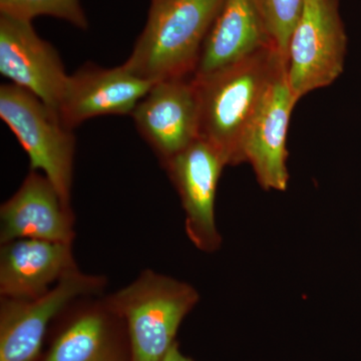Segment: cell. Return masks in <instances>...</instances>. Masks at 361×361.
I'll list each match as a JSON object with an SVG mask.
<instances>
[{
    "label": "cell",
    "instance_id": "cell-12",
    "mask_svg": "<svg viewBox=\"0 0 361 361\" xmlns=\"http://www.w3.org/2000/svg\"><path fill=\"white\" fill-rule=\"evenodd\" d=\"M75 216L42 173L30 171L20 189L0 207V243L39 239L73 244Z\"/></svg>",
    "mask_w": 361,
    "mask_h": 361
},
{
    "label": "cell",
    "instance_id": "cell-14",
    "mask_svg": "<svg viewBox=\"0 0 361 361\" xmlns=\"http://www.w3.org/2000/svg\"><path fill=\"white\" fill-rule=\"evenodd\" d=\"M271 45L254 0H224L207 35L193 78L212 75Z\"/></svg>",
    "mask_w": 361,
    "mask_h": 361
},
{
    "label": "cell",
    "instance_id": "cell-17",
    "mask_svg": "<svg viewBox=\"0 0 361 361\" xmlns=\"http://www.w3.org/2000/svg\"><path fill=\"white\" fill-rule=\"evenodd\" d=\"M306 0H254L271 44L286 56L289 39Z\"/></svg>",
    "mask_w": 361,
    "mask_h": 361
},
{
    "label": "cell",
    "instance_id": "cell-13",
    "mask_svg": "<svg viewBox=\"0 0 361 361\" xmlns=\"http://www.w3.org/2000/svg\"><path fill=\"white\" fill-rule=\"evenodd\" d=\"M75 269L70 243L39 239L7 242L0 250V295L37 298Z\"/></svg>",
    "mask_w": 361,
    "mask_h": 361
},
{
    "label": "cell",
    "instance_id": "cell-6",
    "mask_svg": "<svg viewBox=\"0 0 361 361\" xmlns=\"http://www.w3.org/2000/svg\"><path fill=\"white\" fill-rule=\"evenodd\" d=\"M106 283V278L87 274L78 268L37 298L1 297L0 361L37 360L52 320L80 297L99 294Z\"/></svg>",
    "mask_w": 361,
    "mask_h": 361
},
{
    "label": "cell",
    "instance_id": "cell-9",
    "mask_svg": "<svg viewBox=\"0 0 361 361\" xmlns=\"http://www.w3.org/2000/svg\"><path fill=\"white\" fill-rule=\"evenodd\" d=\"M296 102L287 82L286 63L273 78L240 145V164H250L266 191H286L287 133Z\"/></svg>",
    "mask_w": 361,
    "mask_h": 361
},
{
    "label": "cell",
    "instance_id": "cell-2",
    "mask_svg": "<svg viewBox=\"0 0 361 361\" xmlns=\"http://www.w3.org/2000/svg\"><path fill=\"white\" fill-rule=\"evenodd\" d=\"M224 0H151L146 25L123 63L152 82L193 77Z\"/></svg>",
    "mask_w": 361,
    "mask_h": 361
},
{
    "label": "cell",
    "instance_id": "cell-3",
    "mask_svg": "<svg viewBox=\"0 0 361 361\" xmlns=\"http://www.w3.org/2000/svg\"><path fill=\"white\" fill-rule=\"evenodd\" d=\"M199 298L192 285L147 269L104 301L127 324L132 361H163Z\"/></svg>",
    "mask_w": 361,
    "mask_h": 361
},
{
    "label": "cell",
    "instance_id": "cell-4",
    "mask_svg": "<svg viewBox=\"0 0 361 361\" xmlns=\"http://www.w3.org/2000/svg\"><path fill=\"white\" fill-rule=\"evenodd\" d=\"M0 118L27 154L30 170L42 173L71 206L77 148L73 130L42 99L13 84L0 87Z\"/></svg>",
    "mask_w": 361,
    "mask_h": 361
},
{
    "label": "cell",
    "instance_id": "cell-11",
    "mask_svg": "<svg viewBox=\"0 0 361 361\" xmlns=\"http://www.w3.org/2000/svg\"><path fill=\"white\" fill-rule=\"evenodd\" d=\"M155 82L121 65L106 68L87 63L70 75L59 108L66 128L75 130L90 118L130 116Z\"/></svg>",
    "mask_w": 361,
    "mask_h": 361
},
{
    "label": "cell",
    "instance_id": "cell-5",
    "mask_svg": "<svg viewBox=\"0 0 361 361\" xmlns=\"http://www.w3.org/2000/svg\"><path fill=\"white\" fill-rule=\"evenodd\" d=\"M346 49L339 0H306L286 54L287 82L296 103L341 77Z\"/></svg>",
    "mask_w": 361,
    "mask_h": 361
},
{
    "label": "cell",
    "instance_id": "cell-7",
    "mask_svg": "<svg viewBox=\"0 0 361 361\" xmlns=\"http://www.w3.org/2000/svg\"><path fill=\"white\" fill-rule=\"evenodd\" d=\"M186 214L185 228L199 250L212 253L222 237L216 225L215 202L218 183L227 164L210 142L197 139L163 164Z\"/></svg>",
    "mask_w": 361,
    "mask_h": 361
},
{
    "label": "cell",
    "instance_id": "cell-16",
    "mask_svg": "<svg viewBox=\"0 0 361 361\" xmlns=\"http://www.w3.org/2000/svg\"><path fill=\"white\" fill-rule=\"evenodd\" d=\"M0 14L26 21L37 16H52L80 30L89 27L80 0H0Z\"/></svg>",
    "mask_w": 361,
    "mask_h": 361
},
{
    "label": "cell",
    "instance_id": "cell-18",
    "mask_svg": "<svg viewBox=\"0 0 361 361\" xmlns=\"http://www.w3.org/2000/svg\"><path fill=\"white\" fill-rule=\"evenodd\" d=\"M163 361H193L191 358L187 357L180 353L179 346L178 344L174 343V345L170 348V350L168 351L167 355H166L165 358H164Z\"/></svg>",
    "mask_w": 361,
    "mask_h": 361
},
{
    "label": "cell",
    "instance_id": "cell-1",
    "mask_svg": "<svg viewBox=\"0 0 361 361\" xmlns=\"http://www.w3.org/2000/svg\"><path fill=\"white\" fill-rule=\"evenodd\" d=\"M286 56L267 47L234 65L194 78L200 106L199 137L220 152L227 166L240 164V145Z\"/></svg>",
    "mask_w": 361,
    "mask_h": 361
},
{
    "label": "cell",
    "instance_id": "cell-8",
    "mask_svg": "<svg viewBox=\"0 0 361 361\" xmlns=\"http://www.w3.org/2000/svg\"><path fill=\"white\" fill-rule=\"evenodd\" d=\"M130 116L161 163L170 160L199 139L200 106L194 78L155 82Z\"/></svg>",
    "mask_w": 361,
    "mask_h": 361
},
{
    "label": "cell",
    "instance_id": "cell-15",
    "mask_svg": "<svg viewBox=\"0 0 361 361\" xmlns=\"http://www.w3.org/2000/svg\"><path fill=\"white\" fill-rule=\"evenodd\" d=\"M115 318L104 300L85 305L54 339L44 361H118Z\"/></svg>",
    "mask_w": 361,
    "mask_h": 361
},
{
    "label": "cell",
    "instance_id": "cell-10",
    "mask_svg": "<svg viewBox=\"0 0 361 361\" xmlns=\"http://www.w3.org/2000/svg\"><path fill=\"white\" fill-rule=\"evenodd\" d=\"M0 73L59 116L70 75L58 51L37 35L32 21L0 14Z\"/></svg>",
    "mask_w": 361,
    "mask_h": 361
}]
</instances>
